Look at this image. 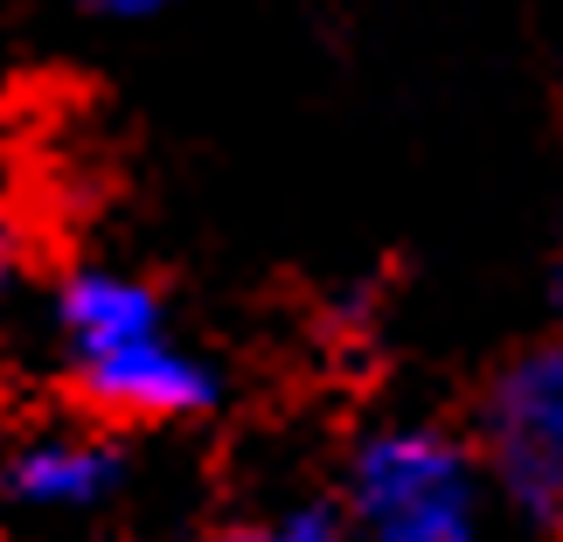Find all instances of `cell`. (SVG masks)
Here are the masks:
<instances>
[{
    "mask_svg": "<svg viewBox=\"0 0 563 542\" xmlns=\"http://www.w3.org/2000/svg\"><path fill=\"white\" fill-rule=\"evenodd\" d=\"M56 334L77 389L119 424H175L216 403V368L175 341L161 292L125 272H70L56 292Z\"/></svg>",
    "mask_w": 563,
    "mask_h": 542,
    "instance_id": "cell-1",
    "label": "cell"
},
{
    "mask_svg": "<svg viewBox=\"0 0 563 542\" xmlns=\"http://www.w3.org/2000/svg\"><path fill=\"white\" fill-rule=\"evenodd\" d=\"M349 522L369 542H481L487 473L445 424H383L349 460Z\"/></svg>",
    "mask_w": 563,
    "mask_h": 542,
    "instance_id": "cell-2",
    "label": "cell"
},
{
    "mask_svg": "<svg viewBox=\"0 0 563 542\" xmlns=\"http://www.w3.org/2000/svg\"><path fill=\"white\" fill-rule=\"evenodd\" d=\"M487 480L529 515L536 529L563 535V341L515 355L481 403Z\"/></svg>",
    "mask_w": 563,
    "mask_h": 542,
    "instance_id": "cell-3",
    "label": "cell"
},
{
    "mask_svg": "<svg viewBox=\"0 0 563 542\" xmlns=\"http://www.w3.org/2000/svg\"><path fill=\"white\" fill-rule=\"evenodd\" d=\"M119 487V452L91 439V431H42V439L14 445L8 460V494L21 508H91Z\"/></svg>",
    "mask_w": 563,
    "mask_h": 542,
    "instance_id": "cell-4",
    "label": "cell"
},
{
    "mask_svg": "<svg viewBox=\"0 0 563 542\" xmlns=\"http://www.w3.org/2000/svg\"><path fill=\"white\" fill-rule=\"evenodd\" d=\"M230 542H341L328 515H286V522H272V529H244V535H230Z\"/></svg>",
    "mask_w": 563,
    "mask_h": 542,
    "instance_id": "cell-5",
    "label": "cell"
},
{
    "mask_svg": "<svg viewBox=\"0 0 563 542\" xmlns=\"http://www.w3.org/2000/svg\"><path fill=\"white\" fill-rule=\"evenodd\" d=\"M77 8L112 14V21H146V14H161V8H175V0H77Z\"/></svg>",
    "mask_w": 563,
    "mask_h": 542,
    "instance_id": "cell-6",
    "label": "cell"
},
{
    "mask_svg": "<svg viewBox=\"0 0 563 542\" xmlns=\"http://www.w3.org/2000/svg\"><path fill=\"white\" fill-rule=\"evenodd\" d=\"M14 278H21V236L0 223V299L14 292Z\"/></svg>",
    "mask_w": 563,
    "mask_h": 542,
    "instance_id": "cell-7",
    "label": "cell"
},
{
    "mask_svg": "<svg viewBox=\"0 0 563 542\" xmlns=\"http://www.w3.org/2000/svg\"><path fill=\"white\" fill-rule=\"evenodd\" d=\"M556 307H563V278H556Z\"/></svg>",
    "mask_w": 563,
    "mask_h": 542,
    "instance_id": "cell-8",
    "label": "cell"
}]
</instances>
